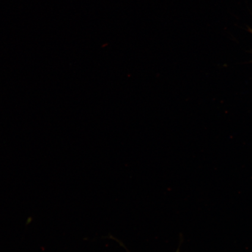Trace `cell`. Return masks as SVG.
<instances>
[{"mask_svg": "<svg viewBox=\"0 0 252 252\" xmlns=\"http://www.w3.org/2000/svg\"><path fill=\"white\" fill-rule=\"evenodd\" d=\"M113 239H115V240L117 242H119V244L120 245H121V246H122L123 247L125 248V250H126V251H127V252H130V251H129L127 248H126L125 246L124 245V244L122 243V242H121V241H119V240H118V239H115V238H113ZM176 252H181L180 251H179V249H178V250L177 251H176Z\"/></svg>", "mask_w": 252, "mask_h": 252, "instance_id": "1", "label": "cell"}]
</instances>
